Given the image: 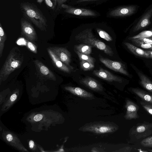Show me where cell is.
Here are the masks:
<instances>
[{
  "instance_id": "obj_1",
  "label": "cell",
  "mask_w": 152,
  "mask_h": 152,
  "mask_svg": "<svg viewBox=\"0 0 152 152\" xmlns=\"http://www.w3.org/2000/svg\"><path fill=\"white\" fill-rule=\"evenodd\" d=\"M24 59L23 54L18 48L15 47L10 51L0 71V82L6 80L10 74L20 68Z\"/></svg>"
},
{
  "instance_id": "obj_2",
  "label": "cell",
  "mask_w": 152,
  "mask_h": 152,
  "mask_svg": "<svg viewBox=\"0 0 152 152\" xmlns=\"http://www.w3.org/2000/svg\"><path fill=\"white\" fill-rule=\"evenodd\" d=\"M20 7L22 12L28 20L41 30H46L47 20L35 5L24 2L21 4Z\"/></svg>"
},
{
  "instance_id": "obj_3",
  "label": "cell",
  "mask_w": 152,
  "mask_h": 152,
  "mask_svg": "<svg viewBox=\"0 0 152 152\" xmlns=\"http://www.w3.org/2000/svg\"><path fill=\"white\" fill-rule=\"evenodd\" d=\"M75 39L78 42L91 45L92 47L102 50L110 56H112L114 52L111 48L102 41L96 38L91 28H86L77 34Z\"/></svg>"
},
{
  "instance_id": "obj_4",
  "label": "cell",
  "mask_w": 152,
  "mask_h": 152,
  "mask_svg": "<svg viewBox=\"0 0 152 152\" xmlns=\"http://www.w3.org/2000/svg\"><path fill=\"white\" fill-rule=\"evenodd\" d=\"M118 129V125L113 122L95 121L86 124L80 128L79 130L83 132L99 134L113 133Z\"/></svg>"
},
{
  "instance_id": "obj_5",
  "label": "cell",
  "mask_w": 152,
  "mask_h": 152,
  "mask_svg": "<svg viewBox=\"0 0 152 152\" xmlns=\"http://www.w3.org/2000/svg\"><path fill=\"white\" fill-rule=\"evenodd\" d=\"M152 18V4L145 10L143 14L138 18L134 26L132 31L136 32L149 26L151 23Z\"/></svg>"
},
{
  "instance_id": "obj_6",
  "label": "cell",
  "mask_w": 152,
  "mask_h": 152,
  "mask_svg": "<svg viewBox=\"0 0 152 152\" xmlns=\"http://www.w3.org/2000/svg\"><path fill=\"white\" fill-rule=\"evenodd\" d=\"M139 7L137 5L121 6L111 11L109 15L113 17H123L130 16L136 13Z\"/></svg>"
},
{
  "instance_id": "obj_7",
  "label": "cell",
  "mask_w": 152,
  "mask_h": 152,
  "mask_svg": "<svg viewBox=\"0 0 152 152\" xmlns=\"http://www.w3.org/2000/svg\"><path fill=\"white\" fill-rule=\"evenodd\" d=\"M21 34L28 40L34 42L37 39L36 31L31 23L22 19L20 21Z\"/></svg>"
},
{
  "instance_id": "obj_8",
  "label": "cell",
  "mask_w": 152,
  "mask_h": 152,
  "mask_svg": "<svg viewBox=\"0 0 152 152\" xmlns=\"http://www.w3.org/2000/svg\"><path fill=\"white\" fill-rule=\"evenodd\" d=\"M99 60L108 68L126 76H129V74L126 69L125 65L122 63L112 61L101 56H99Z\"/></svg>"
},
{
  "instance_id": "obj_9",
  "label": "cell",
  "mask_w": 152,
  "mask_h": 152,
  "mask_svg": "<svg viewBox=\"0 0 152 152\" xmlns=\"http://www.w3.org/2000/svg\"><path fill=\"white\" fill-rule=\"evenodd\" d=\"M49 48L60 60L73 69L70 65L71 61V53L67 48L58 47H50Z\"/></svg>"
},
{
  "instance_id": "obj_10",
  "label": "cell",
  "mask_w": 152,
  "mask_h": 152,
  "mask_svg": "<svg viewBox=\"0 0 152 152\" xmlns=\"http://www.w3.org/2000/svg\"><path fill=\"white\" fill-rule=\"evenodd\" d=\"M61 8L65 9L64 12L72 15L83 16H94L96 13L89 9L76 8L67 5L63 4Z\"/></svg>"
},
{
  "instance_id": "obj_11",
  "label": "cell",
  "mask_w": 152,
  "mask_h": 152,
  "mask_svg": "<svg viewBox=\"0 0 152 152\" xmlns=\"http://www.w3.org/2000/svg\"><path fill=\"white\" fill-rule=\"evenodd\" d=\"M93 74L96 76L109 82L115 81L122 83L123 82L121 77L101 67L98 70H94Z\"/></svg>"
},
{
  "instance_id": "obj_12",
  "label": "cell",
  "mask_w": 152,
  "mask_h": 152,
  "mask_svg": "<svg viewBox=\"0 0 152 152\" xmlns=\"http://www.w3.org/2000/svg\"><path fill=\"white\" fill-rule=\"evenodd\" d=\"M125 107L126 111L124 118L126 119H135L139 117L137 112L139 107L136 104L129 99H127L126 101Z\"/></svg>"
},
{
  "instance_id": "obj_13",
  "label": "cell",
  "mask_w": 152,
  "mask_h": 152,
  "mask_svg": "<svg viewBox=\"0 0 152 152\" xmlns=\"http://www.w3.org/2000/svg\"><path fill=\"white\" fill-rule=\"evenodd\" d=\"M80 83L93 91H101L103 90L102 85L96 79L89 76H87L80 80Z\"/></svg>"
},
{
  "instance_id": "obj_14",
  "label": "cell",
  "mask_w": 152,
  "mask_h": 152,
  "mask_svg": "<svg viewBox=\"0 0 152 152\" xmlns=\"http://www.w3.org/2000/svg\"><path fill=\"white\" fill-rule=\"evenodd\" d=\"M48 53L55 65L59 69L66 73H70L71 72V68L60 60L49 48H47Z\"/></svg>"
},
{
  "instance_id": "obj_15",
  "label": "cell",
  "mask_w": 152,
  "mask_h": 152,
  "mask_svg": "<svg viewBox=\"0 0 152 152\" xmlns=\"http://www.w3.org/2000/svg\"><path fill=\"white\" fill-rule=\"evenodd\" d=\"M64 88L73 94L79 97L89 99L94 98L92 94L80 88L67 86L65 87Z\"/></svg>"
},
{
  "instance_id": "obj_16",
  "label": "cell",
  "mask_w": 152,
  "mask_h": 152,
  "mask_svg": "<svg viewBox=\"0 0 152 152\" xmlns=\"http://www.w3.org/2000/svg\"><path fill=\"white\" fill-rule=\"evenodd\" d=\"M34 62L41 75L47 78L56 80V77L54 73L41 62L38 60H35Z\"/></svg>"
},
{
  "instance_id": "obj_17",
  "label": "cell",
  "mask_w": 152,
  "mask_h": 152,
  "mask_svg": "<svg viewBox=\"0 0 152 152\" xmlns=\"http://www.w3.org/2000/svg\"><path fill=\"white\" fill-rule=\"evenodd\" d=\"M124 44L128 49L134 55L139 57L150 58L149 55L145 50L138 48L129 42H125Z\"/></svg>"
},
{
  "instance_id": "obj_18",
  "label": "cell",
  "mask_w": 152,
  "mask_h": 152,
  "mask_svg": "<svg viewBox=\"0 0 152 152\" xmlns=\"http://www.w3.org/2000/svg\"><path fill=\"white\" fill-rule=\"evenodd\" d=\"M138 75L141 85L146 89L152 93V82L143 74L139 72Z\"/></svg>"
},
{
  "instance_id": "obj_19",
  "label": "cell",
  "mask_w": 152,
  "mask_h": 152,
  "mask_svg": "<svg viewBox=\"0 0 152 152\" xmlns=\"http://www.w3.org/2000/svg\"><path fill=\"white\" fill-rule=\"evenodd\" d=\"M132 91L143 100L152 104V95L138 88H132Z\"/></svg>"
},
{
  "instance_id": "obj_20",
  "label": "cell",
  "mask_w": 152,
  "mask_h": 152,
  "mask_svg": "<svg viewBox=\"0 0 152 152\" xmlns=\"http://www.w3.org/2000/svg\"><path fill=\"white\" fill-rule=\"evenodd\" d=\"M92 46L91 45L82 43L74 45V49L83 54L89 55L92 52Z\"/></svg>"
},
{
  "instance_id": "obj_21",
  "label": "cell",
  "mask_w": 152,
  "mask_h": 152,
  "mask_svg": "<svg viewBox=\"0 0 152 152\" xmlns=\"http://www.w3.org/2000/svg\"><path fill=\"white\" fill-rule=\"evenodd\" d=\"M75 52L77 55L80 61H85L94 64L95 59L89 55L83 54L76 50H74Z\"/></svg>"
},
{
  "instance_id": "obj_22",
  "label": "cell",
  "mask_w": 152,
  "mask_h": 152,
  "mask_svg": "<svg viewBox=\"0 0 152 152\" xmlns=\"http://www.w3.org/2000/svg\"><path fill=\"white\" fill-rule=\"evenodd\" d=\"M80 67L81 69L84 71H90L94 67V64L85 61H80Z\"/></svg>"
},
{
  "instance_id": "obj_23",
  "label": "cell",
  "mask_w": 152,
  "mask_h": 152,
  "mask_svg": "<svg viewBox=\"0 0 152 152\" xmlns=\"http://www.w3.org/2000/svg\"><path fill=\"white\" fill-rule=\"evenodd\" d=\"M152 37V30L142 31L137 35L130 38V39L146 38Z\"/></svg>"
},
{
  "instance_id": "obj_24",
  "label": "cell",
  "mask_w": 152,
  "mask_h": 152,
  "mask_svg": "<svg viewBox=\"0 0 152 152\" xmlns=\"http://www.w3.org/2000/svg\"><path fill=\"white\" fill-rule=\"evenodd\" d=\"M96 31L100 37L108 41L112 40V37L105 31L99 28L96 29Z\"/></svg>"
},
{
  "instance_id": "obj_25",
  "label": "cell",
  "mask_w": 152,
  "mask_h": 152,
  "mask_svg": "<svg viewBox=\"0 0 152 152\" xmlns=\"http://www.w3.org/2000/svg\"><path fill=\"white\" fill-rule=\"evenodd\" d=\"M130 39L137 46L144 49L152 50V45L142 42L137 40L135 39Z\"/></svg>"
},
{
  "instance_id": "obj_26",
  "label": "cell",
  "mask_w": 152,
  "mask_h": 152,
  "mask_svg": "<svg viewBox=\"0 0 152 152\" xmlns=\"http://www.w3.org/2000/svg\"><path fill=\"white\" fill-rule=\"evenodd\" d=\"M141 144L145 147H152V136L144 139L141 142Z\"/></svg>"
},
{
  "instance_id": "obj_27",
  "label": "cell",
  "mask_w": 152,
  "mask_h": 152,
  "mask_svg": "<svg viewBox=\"0 0 152 152\" xmlns=\"http://www.w3.org/2000/svg\"><path fill=\"white\" fill-rule=\"evenodd\" d=\"M26 46L31 51L35 53H37V47L31 41H26Z\"/></svg>"
},
{
  "instance_id": "obj_28",
  "label": "cell",
  "mask_w": 152,
  "mask_h": 152,
  "mask_svg": "<svg viewBox=\"0 0 152 152\" xmlns=\"http://www.w3.org/2000/svg\"><path fill=\"white\" fill-rule=\"evenodd\" d=\"M46 5L50 9L54 10L57 5V0H44Z\"/></svg>"
},
{
  "instance_id": "obj_29",
  "label": "cell",
  "mask_w": 152,
  "mask_h": 152,
  "mask_svg": "<svg viewBox=\"0 0 152 152\" xmlns=\"http://www.w3.org/2000/svg\"><path fill=\"white\" fill-rule=\"evenodd\" d=\"M140 103L143 107L148 113L152 115V105L145 102H141Z\"/></svg>"
},
{
  "instance_id": "obj_30",
  "label": "cell",
  "mask_w": 152,
  "mask_h": 152,
  "mask_svg": "<svg viewBox=\"0 0 152 152\" xmlns=\"http://www.w3.org/2000/svg\"><path fill=\"white\" fill-rule=\"evenodd\" d=\"M7 38L0 37V58H1L2 55L4 43Z\"/></svg>"
},
{
  "instance_id": "obj_31",
  "label": "cell",
  "mask_w": 152,
  "mask_h": 152,
  "mask_svg": "<svg viewBox=\"0 0 152 152\" xmlns=\"http://www.w3.org/2000/svg\"><path fill=\"white\" fill-rule=\"evenodd\" d=\"M152 45V37L146 38L134 39Z\"/></svg>"
},
{
  "instance_id": "obj_32",
  "label": "cell",
  "mask_w": 152,
  "mask_h": 152,
  "mask_svg": "<svg viewBox=\"0 0 152 152\" xmlns=\"http://www.w3.org/2000/svg\"><path fill=\"white\" fill-rule=\"evenodd\" d=\"M146 129V126L145 125H141L138 126L136 129V132L139 133H141L145 132Z\"/></svg>"
},
{
  "instance_id": "obj_33",
  "label": "cell",
  "mask_w": 152,
  "mask_h": 152,
  "mask_svg": "<svg viewBox=\"0 0 152 152\" xmlns=\"http://www.w3.org/2000/svg\"><path fill=\"white\" fill-rule=\"evenodd\" d=\"M67 0H57V10H59L61 8V5L65 3Z\"/></svg>"
},
{
  "instance_id": "obj_34",
  "label": "cell",
  "mask_w": 152,
  "mask_h": 152,
  "mask_svg": "<svg viewBox=\"0 0 152 152\" xmlns=\"http://www.w3.org/2000/svg\"><path fill=\"white\" fill-rule=\"evenodd\" d=\"M42 115L41 114H38L36 115L34 117V120L36 121H40L42 118Z\"/></svg>"
},
{
  "instance_id": "obj_35",
  "label": "cell",
  "mask_w": 152,
  "mask_h": 152,
  "mask_svg": "<svg viewBox=\"0 0 152 152\" xmlns=\"http://www.w3.org/2000/svg\"><path fill=\"white\" fill-rule=\"evenodd\" d=\"M17 96L15 94H13L10 97V99L11 101L13 102L16 99Z\"/></svg>"
},
{
  "instance_id": "obj_36",
  "label": "cell",
  "mask_w": 152,
  "mask_h": 152,
  "mask_svg": "<svg viewBox=\"0 0 152 152\" xmlns=\"http://www.w3.org/2000/svg\"><path fill=\"white\" fill-rule=\"evenodd\" d=\"M7 139L8 141H11L13 139L12 136L11 134H9L7 136Z\"/></svg>"
},
{
  "instance_id": "obj_37",
  "label": "cell",
  "mask_w": 152,
  "mask_h": 152,
  "mask_svg": "<svg viewBox=\"0 0 152 152\" xmlns=\"http://www.w3.org/2000/svg\"><path fill=\"white\" fill-rule=\"evenodd\" d=\"M34 145V142L33 141L31 140L29 142V146L31 148H33Z\"/></svg>"
},
{
  "instance_id": "obj_38",
  "label": "cell",
  "mask_w": 152,
  "mask_h": 152,
  "mask_svg": "<svg viewBox=\"0 0 152 152\" xmlns=\"http://www.w3.org/2000/svg\"><path fill=\"white\" fill-rule=\"evenodd\" d=\"M96 0H78L77 1V2L78 3H81V2H86V1H95Z\"/></svg>"
},
{
  "instance_id": "obj_39",
  "label": "cell",
  "mask_w": 152,
  "mask_h": 152,
  "mask_svg": "<svg viewBox=\"0 0 152 152\" xmlns=\"http://www.w3.org/2000/svg\"><path fill=\"white\" fill-rule=\"evenodd\" d=\"M145 51L149 55L150 58L152 59V51L145 50Z\"/></svg>"
},
{
  "instance_id": "obj_40",
  "label": "cell",
  "mask_w": 152,
  "mask_h": 152,
  "mask_svg": "<svg viewBox=\"0 0 152 152\" xmlns=\"http://www.w3.org/2000/svg\"><path fill=\"white\" fill-rule=\"evenodd\" d=\"M44 0H37V1L38 3L40 4L43 2V1Z\"/></svg>"
},
{
  "instance_id": "obj_41",
  "label": "cell",
  "mask_w": 152,
  "mask_h": 152,
  "mask_svg": "<svg viewBox=\"0 0 152 152\" xmlns=\"http://www.w3.org/2000/svg\"><path fill=\"white\" fill-rule=\"evenodd\" d=\"M151 151V152H152V150L150 151Z\"/></svg>"
},
{
  "instance_id": "obj_42",
  "label": "cell",
  "mask_w": 152,
  "mask_h": 152,
  "mask_svg": "<svg viewBox=\"0 0 152 152\" xmlns=\"http://www.w3.org/2000/svg\"><path fill=\"white\" fill-rule=\"evenodd\" d=\"M151 30H152V28H151Z\"/></svg>"
}]
</instances>
